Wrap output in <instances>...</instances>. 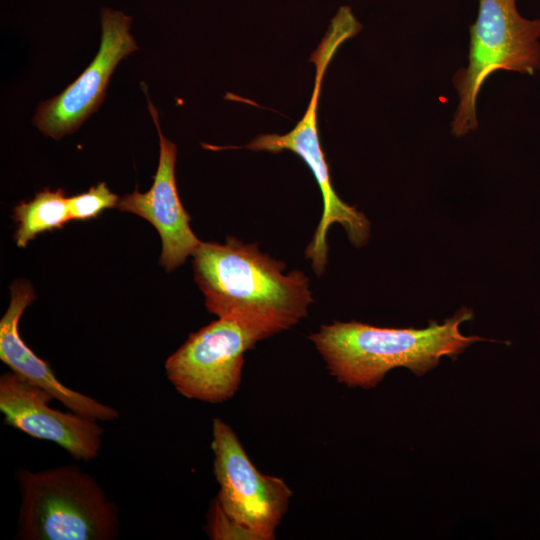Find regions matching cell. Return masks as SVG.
Listing matches in <instances>:
<instances>
[{
  "mask_svg": "<svg viewBox=\"0 0 540 540\" xmlns=\"http://www.w3.org/2000/svg\"><path fill=\"white\" fill-rule=\"evenodd\" d=\"M516 2L478 0L477 18L470 27L468 64L453 78L459 98L451 123L455 136L477 129V99L491 74L540 71V19L523 17Z\"/></svg>",
  "mask_w": 540,
  "mask_h": 540,
  "instance_id": "obj_4",
  "label": "cell"
},
{
  "mask_svg": "<svg viewBox=\"0 0 540 540\" xmlns=\"http://www.w3.org/2000/svg\"><path fill=\"white\" fill-rule=\"evenodd\" d=\"M270 336L234 318H218L189 335L165 361V373L187 399L221 403L239 389L245 353Z\"/></svg>",
  "mask_w": 540,
  "mask_h": 540,
  "instance_id": "obj_7",
  "label": "cell"
},
{
  "mask_svg": "<svg viewBox=\"0 0 540 540\" xmlns=\"http://www.w3.org/2000/svg\"><path fill=\"white\" fill-rule=\"evenodd\" d=\"M13 219L17 224L14 239L18 247H25L38 234L60 229L71 221L68 198L63 189L46 188L32 200L16 205Z\"/></svg>",
  "mask_w": 540,
  "mask_h": 540,
  "instance_id": "obj_12",
  "label": "cell"
},
{
  "mask_svg": "<svg viewBox=\"0 0 540 540\" xmlns=\"http://www.w3.org/2000/svg\"><path fill=\"white\" fill-rule=\"evenodd\" d=\"M193 256L194 278L208 312L264 330L270 337L295 326L313 302L310 280L301 270L227 237L201 242Z\"/></svg>",
  "mask_w": 540,
  "mask_h": 540,
  "instance_id": "obj_1",
  "label": "cell"
},
{
  "mask_svg": "<svg viewBox=\"0 0 540 540\" xmlns=\"http://www.w3.org/2000/svg\"><path fill=\"white\" fill-rule=\"evenodd\" d=\"M20 492L16 538L113 540L120 533L117 505L97 480L76 465L16 472Z\"/></svg>",
  "mask_w": 540,
  "mask_h": 540,
  "instance_id": "obj_3",
  "label": "cell"
},
{
  "mask_svg": "<svg viewBox=\"0 0 540 540\" xmlns=\"http://www.w3.org/2000/svg\"><path fill=\"white\" fill-rule=\"evenodd\" d=\"M119 200L118 195L112 193L105 182H100L87 192L68 198L70 219L95 218L105 209L117 207Z\"/></svg>",
  "mask_w": 540,
  "mask_h": 540,
  "instance_id": "obj_13",
  "label": "cell"
},
{
  "mask_svg": "<svg viewBox=\"0 0 540 540\" xmlns=\"http://www.w3.org/2000/svg\"><path fill=\"white\" fill-rule=\"evenodd\" d=\"M31 285L16 280L11 286V301L0 320V359L12 372L54 396L69 411L98 421H114L119 411L97 399L73 390L57 379L49 364L23 341L19 322L24 310L35 300Z\"/></svg>",
  "mask_w": 540,
  "mask_h": 540,
  "instance_id": "obj_11",
  "label": "cell"
},
{
  "mask_svg": "<svg viewBox=\"0 0 540 540\" xmlns=\"http://www.w3.org/2000/svg\"><path fill=\"white\" fill-rule=\"evenodd\" d=\"M213 472L219 485L215 501L243 539L272 540L293 491L280 477L261 473L237 434L220 418L212 420Z\"/></svg>",
  "mask_w": 540,
  "mask_h": 540,
  "instance_id": "obj_6",
  "label": "cell"
},
{
  "mask_svg": "<svg viewBox=\"0 0 540 540\" xmlns=\"http://www.w3.org/2000/svg\"><path fill=\"white\" fill-rule=\"evenodd\" d=\"M51 400L55 398L49 392L12 371L0 377V412L6 425L55 443L75 460H94L104 435L98 420L56 410L49 405Z\"/></svg>",
  "mask_w": 540,
  "mask_h": 540,
  "instance_id": "obj_9",
  "label": "cell"
},
{
  "mask_svg": "<svg viewBox=\"0 0 540 540\" xmlns=\"http://www.w3.org/2000/svg\"><path fill=\"white\" fill-rule=\"evenodd\" d=\"M472 317V311L461 309L443 324L431 322L425 329L335 321L322 325L309 339L337 382L367 389L375 387L391 369L406 367L421 376L436 367L441 357H453L484 340L461 334L460 324Z\"/></svg>",
  "mask_w": 540,
  "mask_h": 540,
  "instance_id": "obj_2",
  "label": "cell"
},
{
  "mask_svg": "<svg viewBox=\"0 0 540 540\" xmlns=\"http://www.w3.org/2000/svg\"><path fill=\"white\" fill-rule=\"evenodd\" d=\"M149 111L160 139L159 163L151 188L140 193L137 189L119 200L118 209L136 214L150 222L162 240L160 264L173 271L192 256L200 243L190 227V215L178 195L175 180L176 145L162 133L158 113L148 100Z\"/></svg>",
  "mask_w": 540,
  "mask_h": 540,
  "instance_id": "obj_10",
  "label": "cell"
},
{
  "mask_svg": "<svg viewBox=\"0 0 540 540\" xmlns=\"http://www.w3.org/2000/svg\"><path fill=\"white\" fill-rule=\"evenodd\" d=\"M132 18L122 11H101V43L82 74L56 97L41 103L34 123L47 136L70 134L100 106L117 64L138 49L130 32Z\"/></svg>",
  "mask_w": 540,
  "mask_h": 540,
  "instance_id": "obj_8",
  "label": "cell"
},
{
  "mask_svg": "<svg viewBox=\"0 0 540 540\" xmlns=\"http://www.w3.org/2000/svg\"><path fill=\"white\" fill-rule=\"evenodd\" d=\"M346 40L347 37L342 31L330 28L311 56V61L316 65L314 89L307 110L295 127L284 135L275 133L259 135L245 146L249 150L271 153L289 150L298 155L312 172L322 194L323 211L312 240L305 250V256L311 260L312 268L318 276L326 269L327 233L331 225L340 224L350 242L356 247L365 245L370 234L367 217L354 206L345 203L331 184L329 167L321 147L317 126V110L324 73L337 49Z\"/></svg>",
  "mask_w": 540,
  "mask_h": 540,
  "instance_id": "obj_5",
  "label": "cell"
}]
</instances>
